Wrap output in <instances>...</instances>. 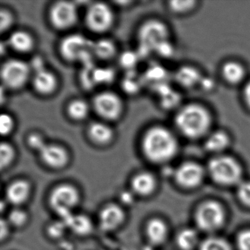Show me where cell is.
<instances>
[{"mask_svg": "<svg viewBox=\"0 0 250 250\" xmlns=\"http://www.w3.org/2000/svg\"><path fill=\"white\" fill-rule=\"evenodd\" d=\"M214 115L204 104L191 102L183 104L175 111L174 130L179 137L191 141L201 140L214 127Z\"/></svg>", "mask_w": 250, "mask_h": 250, "instance_id": "6da1fadb", "label": "cell"}, {"mask_svg": "<svg viewBox=\"0 0 250 250\" xmlns=\"http://www.w3.org/2000/svg\"><path fill=\"white\" fill-rule=\"evenodd\" d=\"M179 136L164 125L148 128L142 140V150L152 163L163 165L172 161L179 151Z\"/></svg>", "mask_w": 250, "mask_h": 250, "instance_id": "7a4b0ae2", "label": "cell"}, {"mask_svg": "<svg viewBox=\"0 0 250 250\" xmlns=\"http://www.w3.org/2000/svg\"><path fill=\"white\" fill-rule=\"evenodd\" d=\"M207 172L214 182L222 186H233L241 182L242 165L228 153L213 156L207 165Z\"/></svg>", "mask_w": 250, "mask_h": 250, "instance_id": "3957f363", "label": "cell"}, {"mask_svg": "<svg viewBox=\"0 0 250 250\" xmlns=\"http://www.w3.org/2000/svg\"><path fill=\"white\" fill-rule=\"evenodd\" d=\"M169 27L163 21L157 20L146 21L139 30V55H148L155 52L162 43L169 42Z\"/></svg>", "mask_w": 250, "mask_h": 250, "instance_id": "277c9868", "label": "cell"}, {"mask_svg": "<svg viewBox=\"0 0 250 250\" xmlns=\"http://www.w3.org/2000/svg\"><path fill=\"white\" fill-rule=\"evenodd\" d=\"M93 43L83 35L72 34L64 38L60 44V52L65 61L90 64L93 56Z\"/></svg>", "mask_w": 250, "mask_h": 250, "instance_id": "5b68a950", "label": "cell"}, {"mask_svg": "<svg viewBox=\"0 0 250 250\" xmlns=\"http://www.w3.org/2000/svg\"><path fill=\"white\" fill-rule=\"evenodd\" d=\"M31 77L30 65L21 60H8L1 67V80L5 88L11 90L21 88Z\"/></svg>", "mask_w": 250, "mask_h": 250, "instance_id": "8992f818", "label": "cell"}, {"mask_svg": "<svg viewBox=\"0 0 250 250\" xmlns=\"http://www.w3.org/2000/svg\"><path fill=\"white\" fill-rule=\"evenodd\" d=\"M225 210L222 205L214 200L202 203L195 212L196 225L205 232H213L225 223Z\"/></svg>", "mask_w": 250, "mask_h": 250, "instance_id": "52a82bcc", "label": "cell"}, {"mask_svg": "<svg viewBox=\"0 0 250 250\" xmlns=\"http://www.w3.org/2000/svg\"><path fill=\"white\" fill-rule=\"evenodd\" d=\"M78 189L70 184H61L55 187L50 195L49 203L51 208L61 216L66 217L80 203Z\"/></svg>", "mask_w": 250, "mask_h": 250, "instance_id": "ba28073f", "label": "cell"}, {"mask_svg": "<svg viewBox=\"0 0 250 250\" xmlns=\"http://www.w3.org/2000/svg\"><path fill=\"white\" fill-rule=\"evenodd\" d=\"M115 15L112 8L104 2H94L89 5L85 15V23L90 31L104 33L112 28Z\"/></svg>", "mask_w": 250, "mask_h": 250, "instance_id": "9c48e42d", "label": "cell"}, {"mask_svg": "<svg viewBox=\"0 0 250 250\" xmlns=\"http://www.w3.org/2000/svg\"><path fill=\"white\" fill-rule=\"evenodd\" d=\"M93 107L100 118L106 121L118 120L122 115L124 104L121 98L111 91L98 93L93 101Z\"/></svg>", "mask_w": 250, "mask_h": 250, "instance_id": "30bf717a", "label": "cell"}, {"mask_svg": "<svg viewBox=\"0 0 250 250\" xmlns=\"http://www.w3.org/2000/svg\"><path fill=\"white\" fill-rule=\"evenodd\" d=\"M51 24L59 30H65L75 25L78 20L77 7L74 2L61 1L51 7L49 14Z\"/></svg>", "mask_w": 250, "mask_h": 250, "instance_id": "8fae6325", "label": "cell"}, {"mask_svg": "<svg viewBox=\"0 0 250 250\" xmlns=\"http://www.w3.org/2000/svg\"><path fill=\"white\" fill-rule=\"evenodd\" d=\"M219 72L221 80L229 87H241L250 78L246 64L235 58L224 61L219 67Z\"/></svg>", "mask_w": 250, "mask_h": 250, "instance_id": "7c38bea8", "label": "cell"}, {"mask_svg": "<svg viewBox=\"0 0 250 250\" xmlns=\"http://www.w3.org/2000/svg\"><path fill=\"white\" fill-rule=\"evenodd\" d=\"M206 175V170L200 164L193 161L181 163L175 170V181L184 188H194L199 187Z\"/></svg>", "mask_w": 250, "mask_h": 250, "instance_id": "4fadbf2b", "label": "cell"}, {"mask_svg": "<svg viewBox=\"0 0 250 250\" xmlns=\"http://www.w3.org/2000/svg\"><path fill=\"white\" fill-rule=\"evenodd\" d=\"M233 137L225 128H214L203 139V147L208 153L213 156L228 153L232 146Z\"/></svg>", "mask_w": 250, "mask_h": 250, "instance_id": "5bb4252c", "label": "cell"}, {"mask_svg": "<svg viewBox=\"0 0 250 250\" xmlns=\"http://www.w3.org/2000/svg\"><path fill=\"white\" fill-rule=\"evenodd\" d=\"M39 153L43 163L52 169H62L69 162L68 152L59 145L47 143Z\"/></svg>", "mask_w": 250, "mask_h": 250, "instance_id": "9a60e30c", "label": "cell"}, {"mask_svg": "<svg viewBox=\"0 0 250 250\" xmlns=\"http://www.w3.org/2000/svg\"><path fill=\"white\" fill-rule=\"evenodd\" d=\"M125 219V211L121 206L117 204L106 205L99 213V226L102 230L111 232L119 228Z\"/></svg>", "mask_w": 250, "mask_h": 250, "instance_id": "2e32d148", "label": "cell"}, {"mask_svg": "<svg viewBox=\"0 0 250 250\" xmlns=\"http://www.w3.org/2000/svg\"><path fill=\"white\" fill-rule=\"evenodd\" d=\"M31 80L36 91L43 96L52 95L58 88V78L45 66L32 71Z\"/></svg>", "mask_w": 250, "mask_h": 250, "instance_id": "e0dca14e", "label": "cell"}, {"mask_svg": "<svg viewBox=\"0 0 250 250\" xmlns=\"http://www.w3.org/2000/svg\"><path fill=\"white\" fill-rule=\"evenodd\" d=\"M32 187L25 180H17L11 183L5 190L6 200L15 206L24 204L30 198Z\"/></svg>", "mask_w": 250, "mask_h": 250, "instance_id": "ac0fdd59", "label": "cell"}, {"mask_svg": "<svg viewBox=\"0 0 250 250\" xmlns=\"http://www.w3.org/2000/svg\"><path fill=\"white\" fill-rule=\"evenodd\" d=\"M177 83L183 88L191 89L200 85L203 80L200 70L192 65H181L175 73Z\"/></svg>", "mask_w": 250, "mask_h": 250, "instance_id": "d6986e66", "label": "cell"}, {"mask_svg": "<svg viewBox=\"0 0 250 250\" xmlns=\"http://www.w3.org/2000/svg\"><path fill=\"white\" fill-rule=\"evenodd\" d=\"M131 187L133 192L137 195L148 197L156 190L157 181L154 175L150 172H140L131 180Z\"/></svg>", "mask_w": 250, "mask_h": 250, "instance_id": "ffe728a7", "label": "cell"}, {"mask_svg": "<svg viewBox=\"0 0 250 250\" xmlns=\"http://www.w3.org/2000/svg\"><path fill=\"white\" fill-rule=\"evenodd\" d=\"M146 232L147 240L152 245H161L167 238V225L162 219L153 218L146 225Z\"/></svg>", "mask_w": 250, "mask_h": 250, "instance_id": "44dd1931", "label": "cell"}, {"mask_svg": "<svg viewBox=\"0 0 250 250\" xmlns=\"http://www.w3.org/2000/svg\"><path fill=\"white\" fill-rule=\"evenodd\" d=\"M89 138L95 144L106 146L113 140L114 131L106 123H92L87 128Z\"/></svg>", "mask_w": 250, "mask_h": 250, "instance_id": "7402d4cb", "label": "cell"}, {"mask_svg": "<svg viewBox=\"0 0 250 250\" xmlns=\"http://www.w3.org/2000/svg\"><path fill=\"white\" fill-rule=\"evenodd\" d=\"M7 43L9 47L19 53H29L35 46L33 36L24 30H17L11 33Z\"/></svg>", "mask_w": 250, "mask_h": 250, "instance_id": "603a6c76", "label": "cell"}, {"mask_svg": "<svg viewBox=\"0 0 250 250\" xmlns=\"http://www.w3.org/2000/svg\"><path fill=\"white\" fill-rule=\"evenodd\" d=\"M65 224L74 233L80 236H85L93 231V223L85 215H68L65 217Z\"/></svg>", "mask_w": 250, "mask_h": 250, "instance_id": "cb8c5ba5", "label": "cell"}, {"mask_svg": "<svg viewBox=\"0 0 250 250\" xmlns=\"http://www.w3.org/2000/svg\"><path fill=\"white\" fill-rule=\"evenodd\" d=\"M200 2L196 0L185 1H169L167 2V8L169 13L177 17H187L194 14L197 11Z\"/></svg>", "mask_w": 250, "mask_h": 250, "instance_id": "d4e9b609", "label": "cell"}, {"mask_svg": "<svg viewBox=\"0 0 250 250\" xmlns=\"http://www.w3.org/2000/svg\"><path fill=\"white\" fill-rule=\"evenodd\" d=\"M176 244L181 250H193L200 245L197 232L191 228L181 229L176 236Z\"/></svg>", "mask_w": 250, "mask_h": 250, "instance_id": "484cf974", "label": "cell"}, {"mask_svg": "<svg viewBox=\"0 0 250 250\" xmlns=\"http://www.w3.org/2000/svg\"><path fill=\"white\" fill-rule=\"evenodd\" d=\"M93 56L101 60L111 59L116 54L115 43L109 39H101L93 43Z\"/></svg>", "mask_w": 250, "mask_h": 250, "instance_id": "4316f807", "label": "cell"}, {"mask_svg": "<svg viewBox=\"0 0 250 250\" xmlns=\"http://www.w3.org/2000/svg\"><path fill=\"white\" fill-rule=\"evenodd\" d=\"M90 112V107L85 101L74 99L68 104L67 113L70 118L75 121H84Z\"/></svg>", "mask_w": 250, "mask_h": 250, "instance_id": "83f0119b", "label": "cell"}, {"mask_svg": "<svg viewBox=\"0 0 250 250\" xmlns=\"http://www.w3.org/2000/svg\"><path fill=\"white\" fill-rule=\"evenodd\" d=\"M199 250H232L230 244L220 237L210 236L200 243Z\"/></svg>", "mask_w": 250, "mask_h": 250, "instance_id": "f1b7e54d", "label": "cell"}, {"mask_svg": "<svg viewBox=\"0 0 250 250\" xmlns=\"http://www.w3.org/2000/svg\"><path fill=\"white\" fill-rule=\"evenodd\" d=\"M16 157L14 147L10 143L2 142L0 146V165L1 169L8 168L14 162Z\"/></svg>", "mask_w": 250, "mask_h": 250, "instance_id": "f546056e", "label": "cell"}, {"mask_svg": "<svg viewBox=\"0 0 250 250\" xmlns=\"http://www.w3.org/2000/svg\"><path fill=\"white\" fill-rule=\"evenodd\" d=\"M7 221L11 226L17 228H22L28 221V215L25 210L16 208L8 213Z\"/></svg>", "mask_w": 250, "mask_h": 250, "instance_id": "4dcf8cb0", "label": "cell"}, {"mask_svg": "<svg viewBox=\"0 0 250 250\" xmlns=\"http://www.w3.org/2000/svg\"><path fill=\"white\" fill-rule=\"evenodd\" d=\"M114 78L113 71L109 68H96L93 69V80L94 85L111 83Z\"/></svg>", "mask_w": 250, "mask_h": 250, "instance_id": "1f68e13d", "label": "cell"}, {"mask_svg": "<svg viewBox=\"0 0 250 250\" xmlns=\"http://www.w3.org/2000/svg\"><path fill=\"white\" fill-rule=\"evenodd\" d=\"M237 195L243 205L250 208V181H241L238 184Z\"/></svg>", "mask_w": 250, "mask_h": 250, "instance_id": "d6a6232c", "label": "cell"}, {"mask_svg": "<svg viewBox=\"0 0 250 250\" xmlns=\"http://www.w3.org/2000/svg\"><path fill=\"white\" fill-rule=\"evenodd\" d=\"M15 126L14 118L8 113H2L0 116V132L2 136H8L12 132Z\"/></svg>", "mask_w": 250, "mask_h": 250, "instance_id": "836d02e7", "label": "cell"}, {"mask_svg": "<svg viewBox=\"0 0 250 250\" xmlns=\"http://www.w3.org/2000/svg\"><path fill=\"white\" fill-rule=\"evenodd\" d=\"M139 59V54L135 53V52H124L122 55H121V63L123 67L125 68H127L128 71H132L133 68H134L136 65H137V62H138Z\"/></svg>", "mask_w": 250, "mask_h": 250, "instance_id": "e575fe53", "label": "cell"}, {"mask_svg": "<svg viewBox=\"0 0 250 250\" xmlns=\"http://www.w3.org/2000/svg\"><path fill=\"white\" fill-rule=\"evenodd\" d=\"M124 87L128 93H134L138 91L141 87V80L134 74L129 73L127 78L124 80Z\"/></svg>", "mask_w": 250, "mask_h": 250, "instance_id": "d590c367", "label": "cell"}, {"mask_svg": "<svg viewBox=\"0 0 250 250\" xmlns=\"http://www.w3.org/2000/svg\"><path fill=\"white\" fill-rule=\"evenodd\" d=\"M14 18L12 13L6 9L0 11V30L2 33L11 28L14 24Z\"/></svg>", "mask_w": 250, "mask_h": 250, "instance_id": "8d00e7d4", "label": "cell"}, {"mask_svg": "<svg viewBox=\"0 0 250 250\" xmlns=\"http://www.w3.org/2000/svg\"><path fill=\"white\" fill-rule=\"evenodd\" d=\"M27 143H28L30 147L33 150L39 152L45 146H46V140L43 138V136L37 133H33L29 135L27 138Z\"/></svg>", "mask_w": 250, "mask_h": 250, "instance_id": "74e56055", "label": "cell"}, {"mask_svg": "<svg viewBox=\"0 0 250 250\" xmlns=\"http://www.w3.org/2000/svg\"><path fill=\"white\" fill-rule=\"evenodd\" d=\"M238 250H250V229L239 232L236 238Z\"/></svg>", "mask_w": 250, "mask_h": 250, "instance_id": "f35d334b", "label": "cell"}, {"mask_svg": "<svg viewBox=\"0 0 250 250\" xmlns=\"http://www.w3.org/2000/svg\"><path fill=\"white\" fill-rule=\"evenodd\" d=\"M241 87V102L244 107L250 112V77Z\"/></svg>", "mask_w": 250, "mask_h": 250, "instance_id": "ab89813d", "label": "cell"}, {"mask_svg": "<svg viewBox=\"0 0 250 250\" xmlns=\"http://www.w3.org/2000/svg\"><path fill=\"white\" fill-rule=\"evenodd\" d=\"M65 226L66 225H65V223H61V222L53 224L48 229L49 235L52 236V238L61 237L62 235V232H63L64 228H65Z\"/></svg>", "mask_w": 250, "mask_h": 250, "instance_id": "60d3db41", "label": "cell"}, {"mask_svg": "<svg viewBox=\"0 0 250 250\" xmlns=\"http://www.w3.org/2000/svg\"><path fill=\"white\" fill-rule=\"evenodd\" d=\"M10 224L8 223V221L6 219H2L1 222H0V228H1V230H0V235H1V240L3 241L5 238L9 235L10 232Z\"/></svg>", "mask_w": 250, "mask_h": 250, "instance_id": "b9f144b4", "label": "cell"}]
</instances>
